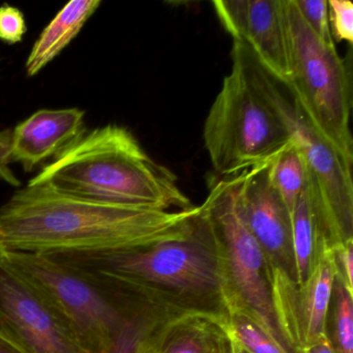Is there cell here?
<instances>
[{
  "label": "cell",
  "instance_id": "1",
  "mask_svg": "<svg viewBox=\"0 0 353 353\" xmlns=\"http://www.w3.org/2000/svg\"><path fill=\"white\" fill-rule=\"evenodd\" d=\"M199 210L105 203L28 185L0 208V250L43 255L132 251L185 236Z\"/></svg>",
  "mask_w": 353,
  "mask_h": 353
},
{
  "label": "cell",
  "instance_id": "2",
  "mask_svg": "<svg viewBox=\"0 0 353 353\" xmlns=\"http://www.w3.org/2000/svg\"><path fill=\"white\" fill-rule=\"evenodd\" d=\"M28 185L105 203L162 210L195 206L174 173L156 162L127 128L117 125L84 130Z\"/></svg>",
  "mask_w": 353,
  "mask_h": 353
},
{
  "label": "cell",
  "instance_id": "3",
  "mask_svg": "<svg viewBox=\"0 0 353 353\" xmlns=\"http://www.w3.org/2000/svg\"><path fill=\"white\" fill-rule=\"evenodd\" d=\"M48 256L79 270L128 279L200 309L226 312L230 285L224 254L201 208L181 239L117 253Z\"/></svg>",
  "mask_w": 353,
  "mask_h": 353
},
{
  "label": "cell",
  "instance_id": "4",
  "mask_svg": "<svg viewBox=\"0 0 353 353\" xmlns=\"http://www.w3.org/2000/svg\"><path fill=\"white\" fill-rule=\"evenodd\" d=\"M231 54L241 61L301 150L325 222L328 245L334 249L353 241V162L318 133L286 83L268 72L245 45L233 42Z\"/></svg>",
  "mask_w": 353,
  "mask_h": 353
},
{
  "label": "cell",
  "instance_id": "5",
  "mask_svg": "<svg viewBox=\"0 0 353 353\" xmlns=\"http://www.w3.org/2000/svg\"><path fill=\"white\" fill-rule=\"evenodd\" d=\"M232 67L210 106L203 140L212 168L223 177L270 163L292 139L241 61Z\"/></svg>",
  "mask_w": 353,
  "mask_h": 353
},
{
  "label": "cell",
  "instance_id": "6",
  "mask_svg": "<svg viewBox=\"0 0 353 353\" xmlns=\"http://www.w3.org/2000/svg\"><path fill=\"white\" fill-rule=\"evenodd\" d=\"M289 73L286 85L318 133L353 162L350 75L336 45L322 42L285 0Z\"/></svg>",
  "mask_w": 353,
  "mask_h": 353
},
{
  "label": "cell",
  "instance_id": "7",
  "mask_svg": "<svg viewBox=\"0 0 353 353\" xmlns=\"http://www.w3.org/2000/svg\"><path fill=\"white\" fill-rule=\"evenodd\" d=\"M0 266L34 291L74 332L88 353H108L119 307L105 279L43 254L0 250Z\"/></svg>",
  "mask_w": 353,
  "mask_h": 353
},
{
  "label": "cell",
  "instance_id": "8",
  "mask_svg": "<svg viewBox=\"0 0 353 353\" xmlns=\"http://www.w3.org/2000/svg\"><path fill=\"white\" fill-rule=\"evenodd\" d=\"M239 181L237 174L214 183L200 208L224 254L230 285L229 296L243 305L262 330L292 353L274 318L270 266L239 208Z\"/></svg>",
  "mask_w": 353,
  "mask_h": 353
},
{
  "label": "cell",
  "instance_id": "9",
  "mask_svg": "<svg viewBox=\"0 0 353 353\" xmlns=\"http://www.w3.org/2000/svg\"><path fill=\"white\" fill-rule=\"evenodd\" d=\"M270 266V294L276 325L292 353L328 336V312L336 279L332 248L326 245L309 278L297 284L276 266Z\"/></svg>",
  "mask_w": 353,
  "mask_h": 353
},
{
  "label": "cell",
  "instance_id": "10",
  "mask_svg": "<svg viewBox=\"0 0 353 353\" xmlns=\"http://www.w3.org/2000/svg\"><path fill=\"white\" fill-rule=\"evenodd\" d=\"M97 272L104 276L119 307V322L108 353H157L173 320L192 311H210L160 294L128 279Z\"/></svg>",
  "mask_w": 353,
  "mask_h": 353
},
{
  "label": "cell",
  "instance_id": "11",
  "mask_svg": "<svg viewBox=\"0 0 353 353\" xmlns=\"http://www.w3.org/2000/svg\"><path fill=\"white\" fill-rule=\"evenodd\" d=\"M0 322L30 353H88L65 322L26 283L3 266Z\"/></svg>",
  "mask_w": 353,
  "mask_h": 353
},
{
  "label": "cell",
  "instance_id": "12",
  "mask_svg": "<svg viewBox=\"0 0 353 353\" xmlns=\"http://www.w3.org/2000/svg\"><path fill=\"white\" fill-rule=\"evenodd\" d=\"M214 11L233 41L245 45L282 81L289 73L285 0H219Z\"/></svg>",
  "mask_w": 353,
  "mask_h": 353
},
{
  "label": "cell",
  "instance_id": "13",
  "mask_svg": "<svg viewBox=\"0 0 353 353\" xmlns=\"http://www.w3.org/2000/svg\"><path fill=\"white\" fill-rule=\"evenodd\" d=\"M268 164L239 174L237 199L248 228L261 247L268 265L296 281L291 216L270 185Z\"/></svg>",
  "mask_w": 353,
  "mask_h": 353
},
{
  "label": "cell",
  "instance_id": "14",
  "mask_svg": "<svg viewBox=\"0 0 353 353\" xmlns=\"http://www.w3.org/2000/svg\"><path fill=\"white\" fill-rule=\"evenodd\" d=\"M84 115L78 108L34 113L10 134L11 163H19L26 172H32L41 163L59 156L84 131Z\"/></svg>",
  "mask_w": 353,
  "mask_h": 353
},
{
  "label": "cell",
  "instance_id": "15",
  "mask_svg": "<svg viewBox=\"0 0 353 353\" xmlns=\"http://www.w3.org/2000/svg\"><path fill=\"white\" fill-rule=\"evenodd\" d=\"M157 353H233L226 312L192 311L173 320Z\"/></svg>",
  "mask_w": 353,
  "mask_h": 353
},
{
  "label": "cell",
  "instance_id": "16",
  "mask_svg": "<svg viewBox=\"0 0 353 353\" xmlns=\"http://www.w3.org/2000/svg\"><path fill=\"white\" fill-rule=\"evenodd\" d=\"M101 3L100 0H73L67 3L34 43L26 63L28 76H36L54 61L81 32Z\"/></svg>",
  "mask_w": 353,
  "mask_h": 353
},
{
  "label": "cell",
  "instance_id": "17",
  "mask_svg": "<svg viewBox=\"0 0 353 353\" xmlns=\"http://www.w3.org/2000/svg\"><path fill=\"white\" fill-rule=\"evenodd\" d=\"M291 234L296 283L303 284L315 268L322 250L328 245L323 219L310 183L291 216Z\"/></svg>",
  "mask_w": 353,
  "mask_h": 353
},
{
  "label": "cell",
  "instance_id": "18",
  "mask_svg": "<svg viewBox=\"0 0 353 353\" xmlns=\"http://www.w3.org/2000/svg\"><path fill=\"white\" fill-rule=\"evenodd\" d=\"M268 176L290 216L309 183L305 159L294 142L283 148L268 165Z\"/></svg>",
  "mask_w": 353,
  "mask_h": 353
},
{
  "label": "cell",
  "instance_id": "19",
  "mask_svg": "<svg viewBox=\"0 0 353 353\" xmlns=\"http://www.w3.org/2000/svg\"><path fill=\"white\" fill-rule=\"evenodd\" d=\"M227 320L233 338L249 353H290L262 330L257 322L233 297L225 303Z\"/></svg>",
  "mask_w": 353,
  "mask_h": 353
},
{
  "label": "cell",
  "instance_id": "20",
  "mask_svg": "<svg viewBox=\"0 0 353 353\" xmlns=\"http://www.w3.org/2000/svg\"><path fill=\"white\" fill-rule=\"evenodd\" d=\"M332 339L336 353H353V293L347 290L340 279H334L330 299Z\"/></svg>",
  "mask_w": 353,
  "mask_h": 353
},
{
  "label": "cell",
  "instance_id": "21",
  "mask_svg": "<svg viewBox=\"0 0 353 353\" xmlns=\"http://www.w3.org/2000/svg\"><path fill=\"white\" fill-rule=\"evenodd\" d=\"M310 30L327 45H336L330 32L327 0H293Z\"/></svg>",
  "mask_w": 353,
  "mask_h": 353
},
{
  "label": "cell",
  "instance_id": "22",
  "mask_svg": "<svg viewBox=\"0 0 353 353\" xmlns=\"http://www.w3.org/2000/svg\"><path fill=\"white\" fill-rule=\"evenodd\" d=\"M328 19L334 42H353V5L349 0H328Z\"/></svg>",
  "mask_w": 353,
  "mask_h": 353
},
{
  "label": "cell",
  "instance_id": "23",
  "mask_svg": "<svg viewBox=\"0 0 353 353\" xmlns=\"http://www.w3.org/2000/svg\"><path fill=\"white\" fill-rule=\"evenodd\" d=\"M26 32L28 26L23 13L13 6H0V40L7 44H17Z\"/></svg>",
  "mask_w": 353,
  "mask_h": 353
},
{
  "label": "cell",
  "instance_id": "24",
  "mask_svg": "<svg viewBox=\"0 0 353 353\" xmlns=\"http://www.w3.org/2000/svg\"><path fill=\"white\" fill-rule=\"evenodd\" d=\"M336 263V276L342 281L349 292L353 293V241L332 249Z\"/></svg>",
  "mask_w": 353,
  "mask_h": 353
},
{
  "label": "cell",
  "instance_id": "25",
  "mask_svg": "<svg viewBox=\"0 0 353 353\" xmlns=\"http://www.w3.org/2000/svg\"><path fill=\"white\" fill-rule=\"evenodd\" d=\"M10 134L11 133H7V132L0 134V179L9 183L12 187L18 188L21 185V183L9 167L11 163Z\"/></svg>",
  "mask_w": 353,
  "mask_h": 353
},
{
  "label": "cell",
  "instance_id": "26",
  "mask_svg": "<svg viewBox=\"0 0 353 353\" xmlns=\"http://www.w3.org/2000/svg\"><path fill=\"white\" fill-rule=\"evenodd\" d=\"M0 353H30L19 340L0 322Z\"/></svg>",
  "mask_w": 353,
  "mask_h": 353
},
{
  "label": "cell",
  "instance_id": "27",
  "mask_svg": "<svg viewBox=\"0 0 353 353\" xmlns=\"http://www.w3.org/2000/svg\"><path fill=\"white\" fill-rule=\"evenodd\" d=\"M305 353H336L332 347V342H330V338L322 339L319 342L316 343L313 346L310 347L309 349L305 350Z\"/></svg>",
  "mask_w": 353,
  "mask_h": 353
},
{
  "label": "cell",
  "instance_id": "28",
  "mask_svg": "<svg viewBox=\"0 0 353 353\" xmlns=\"http://www.w3.org/2000/svg\"><path fill=\"white\" fill-rule=\"evenodd\" d=\"M233 353H249L234 338H233Z\"/></svg>",
  "mask_w": 353,
  "mask_h": 353
}]
</instances>
